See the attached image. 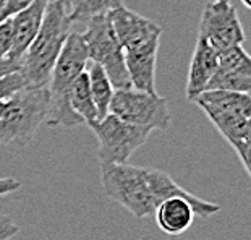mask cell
<instances>
[{"mask_svg": "<svg viewBox=\"0 0 251 240\" xmlns=\"http://www.w3.org/2000/svg\"><path fill=\"white\" fill-rule=\"evenodd\" d=\"M100 182L107 198L124 206L136 219L149 217L156 211L157 203L148 180V167L128 162L100 166Z\"/></svg>", "mask_w": 251, "mask_h": 240, "instance_id": "cell-3", "label": "cell"}, {"mask_svg": "<svg viewBox=\"0 0 251 240\" xmlns=\"http://www.w3.org/2000/svg\"><path fill=\"white\" fill-rule=\"evenodd\" d=\"M89 63V54L86 42L81 33L72 31L67 37L60 55L57 57L49 80V112L46 124L52 127H75L84 124V120L73 110L70 103V89L83 72H86Z\"/></svg>", "mask_w": 251, "mask_h": 240, "instance_id": "cell-2", "label": "cell"}, {"mask_svg": "<svg viewBox=\"0 0 251 240\" xmlns=\"http://www.w3.org/2000/svg\"><path fill=\"white\" fill-rule=\"evenodd\" d=\"M207 89L251 94V55L242 46L219 54V68Z\"/></svg>", "mask_w": 251, "mask_h": 240, "instance_id": "cell-10", "label": "cell"}, {"mask_svg": "<svg viewBox=\"0 0 251 240\" xmlns=\"http://www.w3.org/2000/svg\"><path fill=\"white\" fill-rule=\"evenodd\" d=\"M70 103L73 110L84 120V124L98 120V109H96L93 96H91L89 80L86 72H83L75 80L73 86L70 89Z\"/></svg>", "mask_w": 251, "mask_h": 240, "instance_id": "cell-17", "label": "cell"}, {"mask_svg": "<svg viewBox=\"0 0 251 240\" xmlns=\"http://www.w3.org/2000/svg\"><path fill=\"white\" fill-rule=\"evenodd\" d=\"M49 0H34L28 8L21 10L15 17H12V29H13V44L12 51L7 58L15 62H20L25 52L28 51L31 42L39 31L42 20H44L46 7Z\"/></svg>", "mask_w": 251, "mask_h": 240, "instance_id": "cell-14", "label": "cell"}, {"mask_svg": "<svg viewBox=\"0 0 251 240\" xmlns=\"http://www.w3.org/2000/svg\"><path fill=\"white\" fill-rule=\"evenodd\" d=\"M5 2H7V0H0V13H2V10L5 7Z\"/></svg>", "mask_w": 251, "mask_h": 240, "instance_id": "cell-27", "label": "cell"}, {"mask_svg": "<svg viewBox=\"0 0 251 240\" xmlns=\"http://www.w3.org/2000/svg\"><path fill=\"white\" fill-rule=\"evenodd\" d=\"M21 70V65L20 62H15V60H10V58H0V77L3 75H8L12 72H18Z\"/></svg>", "mask_w": 251, "mask_h": 240, "instance_id": "cell-25", "label": "cell"}, {"mask_svg": "<svg viewBox=\"0 0 251 240\" xmlns=\"http://www.w3.org/2000/svg\"><path fill=\"white\" fill-rule=\"evenodd\" d=\"M72 26L67 0H49L41 28L20 60L21 73L29 88H47L52 68L72 33Z\"/></svg>", "mask_w": 251, "mask_h": 240, "instance_id": "cell-1", "label": "cell"}, {"mask_svg": "<svg viewBox=\"0 0 251 240\" xmlns=\"http://www.w3.org/2000/svg\"><path fill=\"white\" fill-rule=\"evenodd\" d=\"M86 73L89 80L91 96H93L96 109H98V120H100L105 115H109L112 99H114L115 94V88L112 84L110 78L107 77V73H105V70L100 65H98V63L89 62Z\"/></svg>", "mask_w": 251, "mask_h": 240, "instance_id": "cell-16", "label": "cell"}, {"mask_svg": "<svg viewBox=\"0 0 251 240\" xmlns=\"http://www.w3.org/2000/svg\"><path fill=\"white\" fill-rule=\"evenodd\" d=\"M26 88H29V84L21 70L3 75V77H0V101L12 99L15 94Z\"/></svg>", "mask_w": 251, "mask_h": 240, "instance_id": "cell-19", "label": "cell"}, {"mask_svg": "<svg viewBox=\"0 0 251 240\" xmlns=\"http://www.w3.org/2000/svg\"><path fill=\"white\" fill-rule=\"evenodd\" d=\"M88 125L99 141L98 158L100 166L126 162L152 133L149 129L131 125L112 114L100 120L89 122Z\"/></svg>", "mask_w": 251, "mask_h": 240, "instance_id": "cell-7", "label": "cell"}, {"mask_svg": "<svg viewBox=\"0 0 251 240\" xmlns=\"http://www.w3.org/2000/svg\"><path fill=\"white\" fill-rule=\"evenodd\" d=\"M161 41H152L136 49L125 51V63L131 88L156 94V65Z\"/></svg>", "mask_w": 251, "mask_h": 240, "instance_id": "cell-13", "label": "cell"}, {"mask_svg": "<svg viewBox=\"0 0 251 240\" xmlns=\"http://www.w3.org/2000/svg\"><path fill=\"white\" fill-rule=\"evenodd\" d=\"M8 104H10V99H8V101H0V119H2L3 114L7 112Z\"/></svg>", "mask_w": 251, "mask_h": 240, "instance_id": "cell-26", "label": "cell"}, {"mask_svg": "<svg viewBox=\"0 0 251 240\" xmlns=\"http://www.w3.org/2000/svg\"><path fill=\"white\" fill-rule=\"evenodd\" d=\"M21 187V182L13 177H0V196L10 195Z\"/></svg>", "mask_w": 251, "mask_h": 240, "instance_id": "cell-24", "label": "cell"}, {"mask_svg": "<svg viewBox=\"0 0 251 240\" xmlns=\"http://www.w3.org/2000/svg\"><path fill=\"white\" fill-rule=\"evenodd\" d=\"M198 36L209 42L219 54L232 47L243 46L247 39L237 8L228 0H214L206 3L200 20Z\"/></svg>", "mask_w": 251, "mask_h": 240, "instance_id": "cell-9", "label": "cell"}, {"mask_svg": "<svg viewBox=\"0 0 251 240\" xmlns=\"http://www.w3.org/2000/svg\"><path fill=\"white\" fill-rule=\"evenodd\" d=\"M81 34L88 47L89 62L104 68L115 89L131 88L125 63V51L112 26L110 15L105 13L91 18L86 23V31Z\"/></svg>", "mask_w": 251, "mask_h": 240, "instance_id": "cell-6", "label": "cell"}, {"mask_svg": "<svg viewBox=\"0 0 251 240\" xmlns=\"http://www.w3.org/2000/svg\"><path fill=\"white\" fill-rule=\"evenodd\" d=\"M219 68V52L209 42L198 36L196 46L191 55L188 80H186V99L195 103L198 96L207 91L211 80Z\"/></svg>", "mask_w": 251, "mask_h": 240, "instance_id": "cell-12", "label": "cell"}, {"mask_svg": "<svg viewBox=\"0 0 251 240\" xmlns=\"http://www.w3.org/2000/svg\"><path fill=\"white\" fill-rule=\"evenodd\" d=\"M233 149H235V153L238 154L240 161H242L245 170H247V174L251 177V133Z\"/></svg>", "mask_w": 251, "mask_h": 240, "instance_id": "cell-22", "label": "cell"}, {"mask_svg": "<svg viewBox=\"0 0 251 240\" xmlns=\"http://www.w3.org/2000/svg\"><path fill=\"white\" fill-rule=\"evenodd\" d=\"M109 114L131 125L165 132L170 127V110L162 96L138 91L135 88L115 89Z\"/></svg>", "mask_w": 251, "mask_h": 240, "instance_id": "cell-8", "label": "cell"}, {"mask_svg": "<svg viewBox=\"0 0 251 240\" xmlns=\"http://www.w3.org/2000/svg\"><path fill=\"white\" fill-rule=\"evenodd\" d=\"M33 2H34V0H7V2H5V7L2 10V13H0V21L15 17V15L20 13L21 10L28 8Z\"/></svg>", "mask_w": 251, "mask_h": 240, "instance_id": "cell-21", "label": "cell"}, {"mask_svg": "<svg viewBox=\"0 0 251 240\" xmlns=\"http://www.w3.org/2000/svg\"><path fill=\"white\" fill-rule=\"evenodd\" d=\"M72 23H88L98 15L110 13L124 5V0H67Z\"/></svg>", "mask_w": 251, "mask_h": 240, "instance_id": "cell-18", "label": "cell"}, {"mask_svg": "<svg viewBox=\"0 0 251 240\" xmlns=\"http://www.w3.org/2000/svg\"><path fill=\"white\" fill-rule=\"evenodd\" d=\"M112 26L124 51L136 49L152 41H161L162 28L143 15L126 8L125 5L109 13Z\"/></svg>", "mask_w": 251, "mask_h": 240, "instance_id": "cell-11", "label": "cell"}, {"mask_svg": "<svg viewBox=\"0 0 251 240\" xmlns=\"http://www.w3.org/2000/svg\"><path fill=\"white\" fill-rule=\"evenodd\" d=\"M20 234V226L7 214H0V240H12Z\"/></svg>", "mask_w": 251, "mask_h": 240, "instance_id": "cell-23", "label": "cell"}, {"mask_svg": "<svg viewBox=\"0 0 251 240\" xmlns=\"http://www.w3.org/2000/svg\"><path fill=\"white\" fill-rule=\"evenodd\" d=\"M195 103L232 148L251 133V94L207 89Z\"/></svg>", "mask_w": 251, "mask_h": 240, "instance_id": "cell-5", "label": "cell"}, {"mask_svg": "<svg viewBox=\"0 0 251 240\" xmlns=\"http://www.w3.org/2000/svg\"><path fill=\"white\" fill-rule=\"evenodd\" d=\"M13 44V29H12V20L0 21V58H5Z\"/></svg>", "mask_w": 251, "mask_h": 240, "instance_id": "cell-20", "label": "cell"}, {"mask_svg": "<svg viewBox=\"0 0 251 240\" xmlns=\"http://www.w3.org/2000/svg\"><path fill=\"white\" fill-rule=\"evenodd\" d=\"M156 224L167 236H181L191 227L195 221V208L188 200L172 196L164 200L154 211Z\"/></svg>", "mask_w": 251, "mask_h": 240, "instance_id": "cell-15", "label": "cell"}, {"mask_svg": "<svg viewBox=\"0 0 251 240\" xmlns=\"http://www.w3.org/2000/svg\"><path fill=\"white\" fill-rule=\"evenodd\" d=\"M49 88H26L10 99L0 119V145L28 146L49 112Z\"/></svg>", "mask_w": 251, "mask_h": 240, "instance_id": "cell-4", "label": "cell"}]
</instances>
